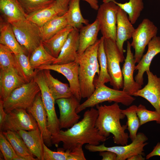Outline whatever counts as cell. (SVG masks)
I'll return each mask as SVG.
<instances>
[{
  "mask_svg": "<svg viewBox=\"0 0 160 160\" xmlns=\"http://www.w3.org/2000/svg\"><path fill=\"white\" fill-rule=\"evenodd\" d=\"M73 28L71 26H67L49 39L42 41V44L46 51L52 56L57 58L69 34Z\"/></svg>",
  "mask_w": 160,
  "mask_h": 160,
  "instance_id": "cell-26",
  "label": "cell"
},
{
  "mask_svg": "<svg viewBox=\"0 0 160 160\" xmlns=\"http://www.w3.org/2000/svg\"><path fill=\"white\" fill-rule=\"evenodd\" d=\"M158 28L149 19L145 18L135 29L133 33L131 47L135 50L134 55L135 63H138L143 55L147 45L155 36Z\"/></svg>",
  "mask_w": 160,
  "mask_h": 160,
  "instance_id": "cell-10",
  "label": "cell"
},
{
  "mask_svg": "<svg viewBox=\"0 0 160 160\" xmlns=\"http://www.w3.org/2000/svg\"></svg>",
  "mask_w": 160,
  "mask_h": 160,
  "instance_id": "cell-48",
  "label": "cell"
},
{
  "mask_svg": "<svg viewBox=\"0 0 160 160\" xmlns=\"http://www.w3.org/2000/svg\"><path fill=\"white\" fill-rule=\"evenodd\" d=\"M65 13L57 6L55 1L44 8L27 14L26 19L40 27L54 17L63 15Z\"/></svg>",
  "mask_w": 160,
  "mask_h": 160,
  "instance_id": "cell-27",
  "label": "cell"
},
{
  "mask_svg": "<svg viewBox=\"0 0 160 160\" xmlns=\"http://www.w3.org/2000/svg\"><path fill=\"white\" fill-rule=\"evenodd\" d=\"M17 156L13 160H38L31 155H20L17 154Z\"/></svg>",
  "mask_w": 160,
  "mask_h": 160,
  "instance_id": "cell-46",
  "label": "cell"
},
{
  "mask_svg": "<svg viewBox=\"0 0 160 160\" xmlns=\"http://www.w3.org/2000/svg\"><path fill=\"white\" fill-rule=\"evenodd\" d=\"M46 84L55 100L62 98H69L73 95L69 85L54 78L50 70H42Z\"/></svg>",
  "mask_w": 160,
  "mask_h": 160,
  "instance_id": "cell-29",
  "label": "cell"
},
{
  "mask_svg": "<svg viewBox=\"0 0 160 160\" xmlns=\"http://www.w3.org/2000/svg\"><path fill=\"white\" fill-rule=\"evenodd\" d=\"M25 12L28 14L44 8L55 0H17Z\"/></svg>",
  "mask_w": 160,
  "mask_h": 160,
  "instance_id": "cell-39",
  "label": "cell"
},
{
  "mask_svg": "<svg viewBox=\"0 0 160 160\" xmlns=\"http://www.w3.org/2000/svg\"><path fill=\"white\" fill-rule=\"evenodd\" d=\"M80 0H71L66 12V19L68 26L79 30L83 25L89 24V20L83 17L80 10Z\"/></svg>",
  "mask_w": 160,
  "mask_h": 160,
  "instance_id": "cell-31",
  "label": "cell"
},
{
  "mask_svg": "<svg viewBox=\"0 0 160 160\" xmlns=\"http://www.w3.org/2000/svg\"><path fill=\"white\" fill-rule=\"evenodd\" d=\"M97 50V59L100 66V73L98 77L95 79L94 84L95 88L102 84L109 82L111 78L107 67L106 56L104 45V37L100 39Z\"/></svg>",
  "mask_w": 160,
  "mask_h": 160,
  "instance_id": "cell-32",
  "label": "cell"
},
{
  "mask_svg": "<svg viewBox=\"0 0 160 160\" xmlns=\"http://www.w3.org/2000/svg\"><path fill=\"white\" fill-rule=\"evenodd\" d=\"M131 43L127 41V55L121 71L123 81L122 90L133 96L135 93L142 87L134 79L133 74L136 63L134 54L131 51Z\"/></svg>",
  "mask_w": 160,
  "mask_h": 160,
  "instance_id": "cell-15",
  "label": "cell"
},
{
  "mask_svg": "<svg viewBox=\"0 0 160 160\" xmlns=\"http://www.w3.org/2000/svg\"><path fill=\"white\" fill-rule=\"evenodd\" d=\"M15 56L20 76L26 82H29L36 73V70L31 65L29 56L27 55L26 52H22Z\"/></svg>",
  "mask_w": 160,
  "mask_h": 160,
  "instance_id": "cell-36",
  "label": "cell"
},
{
  "mask_svg": "<svg viewBox=\"0 0 160 160\" xmlns=\"http://www.w3.org/2000/svg\"><path fill=\"white\" fill-rule=\"evenodd\" d=\"M99 155L102 157V160H116L117 155L115 153L109 151L99 152Z\"/></svg>",
  "mask_w": 160,
  "mask_h": 160,
  "instance_id": "cell-42",
  "label": "cell"
},
{
  "mask_svg": "<svg viewBox=\"0 0 160 160\" xmlns=\"http://www.w3.org/2000/svg\"><path fill=\"white\" fill-rule=\"evenodd\" d=\"M43 160H86L82 145H79L72 151H64L58 148L57 151L50 149L43 143Z\"/></svg>",
  "mask_w": 160,
  "mask_h": 160,
  "instance_id": "cell-25",
  "label": "cell"
},
{
  "mask_svg": "<svg viewBox=\"0 0 160 160\" xmlns=\"http://www.w3.org/2000/svg\"><path fill=\"white\" fill-rule=\"evenodd\" d=\"M0 12L11 23L26 19L27 15L17 0H0Z\"/></svg>",
  "mask_w": 160,
  "mask_h": 160,
  "instance_id": "cell-24",
  "label": "cell"
},
{
  "mask_svg": "<svg viewBox=\"0 0 160 160\" xmlns=\"http://www.w3.org/2000/svg\"><path fill=\"white\" fill-rule=\"evenodd\" d=\"M100 40L98 39L82 54H77L76 60L79 64V79L82 98L89 97L95 89V77L96 73L98 75L100 73L97 56Z\"/></svg>",
  "mask_w": 160,
  "mask_h": 160,
  "instance_id": "cell-3",
  "label": "cell"
},
{
  "mask_svg": "<svg viewBox=\"0 0 160 160\" xmlns=\"http://www.w3.org/2000/svg\"><path fill=\"white\" fill-rule=\"evenodd\" d=\"M98 115L97 109L93 107L87 110L81 120L66 130H60L52 135V145L57 146L62 142L63 150L72 151L79 145H98L100 142H104L108 138L100 134L95 125Z\"/></svg>",
  "mask_w": 160,
  "mask_h": 160,
  "instance_id": "cell-1",
  "label": "cell"
},
{
  "mask_svg": "<svg viewBox=\"0 0 160 160\" xmlns=\"http://www.w3.org/2000/svg\"><path fill=\"white\" fill-rule=\"evenodd\" d=\"M36 71L33 78L40 89L41 100L47 116L48 129L52 135H55L60 130L55 110V100L46 84L42 71L36 69Z\"/></svg>",
  "mask_w": 160,
  "mask_h": 160,
  "instance_id": "cell-9",
  "label": "cell"
},
{
  "mask_svg": "<svg viewBox=\"0 0 160 160\" xmlns=\"http://www.w3.org/2000/svg\"><path fill=\"white\" fill-rule=\"evenodd\" d=\"M2 132L17 154L20 155H31L33 156L17 132L9 130Z\"/></svg>",
  "mask_w": 160,
  "mask_h": 160,
  "instance_id": "cell-37",
  "label": "cell"
},
{
  "mask_svg": "<svg viewBox=\"0 0 160 160\" xmlns=\"http://www.w3.org/2000/svg\"><path fill=\"white\" fill-rule=\"evenodd\" d=\"M26 110L17 108L6 113L0 131L17 132L20 130L30 131L37 129V123L33 116Z\"/></svg>",
  "mask_w": 160,
  "mask_h": 160,
  "instance_id": "cell-12",
  "label": "cell"
},
{
  "mask_svg": "<svg viewBox=\"0 0 160 160\" xmlns=\"http://www.w3.org/2000/svg\"><path fill=\"white\" fill-rule=\"evenodd\" d=\"M136 112L141 126L148 122L155 121L160 124V113L156 111H151L147 109L145 106L139 104L137 106Z\"/></svg>",
  "mask_w": 160,
  "mask_h": 160,
  "instance_id": "cell-40",
  "label": "cell"
},
{
  "mask_svg": "<svg viewBox=\"0 0 160 160\" xmlns=\"http://www.w3.org/2000/svg\"><path fill=\"white\" fill-rule=\"evenodd\" d=\"M26 110L36 121L44 143L48 147L52 146V135L48 129L47 114L42 102L40 92L36 96L31 106Z\"/></svg>",
  "mask_w": 160,
  "mask_h": 160,
  "instance_id": "cell-16",
  "label": "cell"
},
{
  "mask_svg": "<svg viewBox=\"0 0 160 160\" xmlns=\"http://www.w3.org/2000/svg\"><path fill=\"white\" fill-rule=\"evenodd\" d=\"M26 83L15 69H0V100H4L15 89Z\"/></svg>",
  "mask_w": 160,
  "mask_h": 160,
  "instance_id": "cell-19",
  "label": "cell"
},
{
  "mask_svg": "<svg viewBox=\"0 0 160 160\" xmlns=\"http://www.w3.org/2000/svg\"><path fill=\"white\" fill-rule=\"evenodd\" d=\"M10 24L18 42L30 55L41 43L39 27L27 19Z\"/></svg>",
  "mask_w": 160,
  "mask_h": 160,
  "instance_id": "cell-6",
  "label": "cell"
},
{
  "mask_svg": "<svg viewBox=\"0 0 160 160\" xmlns=\"http://www.w3.org/2000/svg\"><path fill=\"white\" fill-rule=\"evenodd\" d=\"M114 2L126 12L132 24L135 23L140 16L144 8L143 0H129L124 3H119L115 0H103Z\"/></svg>",
  "mask_w": 160,
  "mask_h": 160,
  "instance_id": "cell-33",
  "label": "cell"
},
{
  "mask_svg": "<svg viewBox=\"0 0 160 160\" xmlns=\"http://www.w3.org/2000/svg\"><path fill=\"white\" fill-rule=\"evenodd\" d=\"M79 45V30L73 28L53 64H65L76 61Z\"/></svg>",
  "mask_w": 160,
  "mask_h": 160,
  "instance_id": "cell-21",
  "label": "cell"
},
{
  "mask_svg": "<svg viewBox=\"0 0 160 160\" xmlns=\"http://www.w3.org/2000/svg\"><path fill=\"white\" fill-rule=\"evenodd\" d=\"M137 106L133 105L127 108L121 110L122 113L127 119L126 124L129 132V138L132 141L136 138L138 129L141 126L139 118L137 113Z\"/></svg>",
  "mask_w": 160,
  "mask_h": 160,
  "instance_id": "cell-35",
  "label": "cell"
},
{
  "mask_svg": "<svg viewBox=\"0 0 160 160\" xmlns=\"http://www.w3.org/2000/svg\"><path fill=\"white\" fill-rule=\"evenodd\" d=\"M15 69L20 76L14 54L4 45L0 44V69Z\"/></svg>",
  "mask_w": 160,
  "mask_h": 160,
  "instance_id": "cell-38",
  "label": "cell"
},
{
  "mask_svg": "<svg viewBox=\"0 0 160 160\" xmlns=\"http://www.w3.org/2000/svg\"><path fill=\"white\" fill-rule=\"evenodd\" d=\"M146 72L148 79L147 84L135 93L133 96L145 98L150 103L156 111L160 113V77L154 74L150 70Z\"/></svg>",
  "mask_w": 160,
  "mask_h": 160,
  "instance_id": "cell-17",
  "label": "cell"
},
{
  "mask_svg": "<svg viewBox=\"0 0 160 160\" xmlns=\"http://www.w3.org/2000/svg\"><path fill=\"white\" fill-rule=\"evenodd\" d=\"M145 159L142 155L136 154L133 155L127 160H144Z\"/></svg>",
  "mask_w": 160,
  "mask_h": 160,
  "instance_id": "cell-47",
  "label": "cell"
},
{
  "mask_svg": "<svg viewBox=\"0 0 160 160\" xmlns=\"http://www.w3.org/2000/svg\"><path fill=\"white\" fill-rule=\"evenodd\" d=\"M1 21L0 44L6 47L15 55L26 53L17 40L11 24Z\"/></svg>",
  "mask_w": 160,
  "mask_h": 160,
  "instance_id": "cell-28",
  "label": "cell"
},
{
  "mask_svg": "<svg viewBox=\"0 0 160 160\" xmlns=\"http://www.w3.org/2000/svg\"><path fill=\"white\" fill-rule=\"evenodd\" d=\"M7 113L5 111L3 105V101L0 100V127L1 126L5 119Z\"/></svg>",
  "mask_w": 160,
  "mask_h": 160,
  "instance_id": "cell-45",
  "label": "cell"
},
{
  "mask_svg": "<svg viewBox=\"0 0 160 160\" xmlns=\"http://www.w3.org/2000/svg\"><path fill=\"white\" fill-rule=\"evenodd\" d=\"M40 92V88L33 78L29 82L15 89L3 101L5 111L7 113L17 108L27 110L32 105Z\"/></svg>",
  "mask_w": 160,
  "mask_h": 160,
  "instance_id": "cell-5",
  "label": "cell"
},
{
  "mask_svg": "<svg viewBox=\"0 0 160 160\" xmlns=\"http://www.w3.org/2000/svg\"><path fill=\"white\" fill-rule=\"evenodd\" d=\"M148 46L146 53L143 55L135 67V71H137V73L135 79L141 86L143 84V76L144 73L150 70V65L153 59L157 55L160 53V37L157 36H155Z\"/></svg>",
  "mask_w": 160,
  "mask_h": 160,
  "instance_id": "cell-18",
  "label": "cell"
},
{
  "mask_svg": "<svg viewBox=\"0 0 160 160\" xmlns=\"http://www.w3.org/2000/svg\"><path fill=\"white\" fill-rule=\"evenodd\" d=\"M148 140V137L143 133L138 132L135 139L129 145L109 147L106 146L103 143L98 145L87 144L85 147L87 150L91 152L111 151L116 154V160H126L135 155L144 156V148L148 144L146 142Z\"/></svg>",
  "mask_w": 160,
  "mask_h": 160,
  "instance_id": "cell-8",
  "label": "cell"
},
{
  "mask_svg": "<svg viewBox=\"0 0 160 160\" xmlns=\"http://www.w3.org/2000/svg\"><path fill=\"white\" fill-rule=\"evenodd\" d=\"M155 156H160V143L158 142L155 146L153 150L146 156L145 159H148Z\"/></svg>",
  "mask_w": 160,
  "mask_h": 160,
  "instance_id": "cell-44",
  "label": "cell"
},
{
  "mask_svg": "<svg viewBox=\"0 0 160 160\" xmlns=\"http://www.w3.org/2000/svg\"><path fill=\"white\" fill-rule=\"evenodd\" d=\"M96 108L98 115L95 125L100 134L107 137L112 134L115 143L121 145H127L129 138L128 134L125 132L127 125H122L120 122V120L125 116L121 112L118 103H114L110 105H98Z\"/></svg>",
  "mask_w": 160,
  "mask_h": 160,
  "instance_id": "cell-2",
  "label": "cell"
},
{
  "mask_svg": "<svg viewBox=\"0 0 160 160\" xmlns=\"http://www.w3.org/2000/svg\"><path fill=\"white\" fill-rule=\"evenodd\" d=\"M127 13L119 7L117 14L116 42L121 53L124 55V42L131 38L135 30Z\"/></svg>",
  "mask_w": 160,
  "mask_h": 160,
  "instance_id": "cell-20",
  "label": "cell"
},
{
  "mask_svg": "<svg viewBox=\"0 0 160 160\" xmlns=\"http://www.w3.org/2000/svg\"><path fill=\"white\" fill-rule=\"evenodd\" d=\"M97 10L96 19L99 22L102 36L116 41L117 14L119 7L114 2L103 0Z\"/></svg>",
  "mask_w": 160,
  "mask_h": 160,
  "instance_id": "cell-11",
  "label": "cell"
},
{
  "mask_svg": "<svg viewBox=\"0 0 160 160\" xmlns=\"http://www.w3.org/2000/svg\"><path fill=\"white\" fill-rule=\"evenodd\" d=\"M59 110L60 129L69 128L77 122L80 118L76 112L80 102L73 95L55 100Z\"/></svg>",
  "mask_w": 160,
  "mask_h": 160,
  "instance_id": "cell-14",
  "label": "cell"
},
{
  "mask_svg": "<svg viewBox=\"0 0 160 160\" xmlns=\"http://www.w3.org/2000/svg\"><path fill=\"white\" fill-rule=\"evenodd\" d=\"M104 45L106 56L108 71L111 78L110 84L119 90L123 87V78L120 63L124 60V55L119 49L116 41L104 38Z\"/></svg>",
  "mask_w": 160,
  "mask_h": 160,
  "instance_id": "cell-7",
  "label": "cell"
},
{
  "mask_svg": "<svg viewBox=\"0 0 160 160\" xmlns=\"http://www.w3.org/2000/svg\"><path fill=\"white\" fill-rule=\"evenodd\" d=\"M71 0H55L56 4L66 12H67L69 3Z\"/></svg>",
  "mask_w": 160,
  "mask_h": 160,
  "instance_id": "cell-43",
  "label": "cell"
},
{
  "mask_svg": "<svg viewBox=\"0 0 160 160\" xmlns=\"http://www.w3.org/2000/svg\"><path fill=\"white\" fill-rule=\"evenodd\" d=\"M100 31V24L96 19L92 23L83 26L79 30L78 55L82 54L88 47L96 43L98 40L97 36Z\"/></svg>",
  "mask_w": 160,
  "mask_h": 160,
  "instance_id": "cell-23",
  "label": "cell"
},
{
  "mask_svg": "<svg viewBox=\"0 0 160 160\" xmlns=\"http://www.w3.org/2000/svg\"><path fill=\"white\" fill-rule=\"evenodd\" d=\"M0 149L5 160H13L17 156L12 145L1 131L0 132Z\"/></svg>",
  "mask_w": 160,
  "mask_h": 160,
  "instance_id": "cell-41",
  "label": "cell"
},
{
  "mask_svg": "<svg viewBox=\"0 0 160 160\" xmlns=\"http://www.w3.org/2000/svg\"><path fill=\"white\" fill-rule=\"evenodd\" d=\"M56 59L46 51L42 42L29 56L31 65L35 70L42 65L53 64Z\"/></svg>",
  "mask_w": 160,
  "mask_h": 160,
  "instance_id": "cell-34",
  "label": "cell"
},
{
  "mask_svg": "<svg viewBox=\"0 0 160 160\" xmlns=\"http://www.w3.org/2000/svg\"><path fill=\"white\" fill-rule=\"evenodd\" d=\"M132 96L123 90L110 88L105 84L96 87L92 95L81 104L76 110L78 113L88 108H93L105 102L121 103L126 106L131 105L135 100Z\"/></svg>",
  "mask_w": 160,
  "mask_h": 160,
  "instance_id": "cell-4",
  "label": "cell"
},
{
  "mask_svg": "<svg viewBox=\"0 0 160 160\" xmlns=\"http://www.w3.org/2000/svg\"><path fill=\"white\" fill-rule=\"evenodd\" d=\"M36 69L53 70L63 74L68 81L73 95L80 102L82 98L79 79V64L77 61L65 64L42 65Z\"/></svg>",
  "mask_w": 160,
  "mask_h": 160,
  "instance_id": "cell-13",
  "label": "cell"
},
{
  "mask_svg": "<svg viewBox=\"0 0 160 160\" xmlns=\"http://www.w3.org/2000/svg\"><path fill=\"white\" fill-rule=\"evenodd\" d=\"M17 132L33 156L38 160H43L44 142L39 128L30 131L20 130Z\"/></svg>",
  "mask_w": 160,
  "mask_h": 160,
  "instance_id": "cell-22",
  "label": "cell"
},
{
  "mask_svg": "<svg viewBox=\"0 0 160 160\" xmlns=\"http://www.w3.org/2000/svg\"><path fill=\"white\" fill-rule=\"evenodd\" d=\"M66 13L57 15L39 27L42 41L50 38L61 30L68 26Z\"/></svg>",
  "mask_w": 160,
  "mask_h": 160,
  "instance_id": "cell-30",
  "label": "cell"
}]
</instances>
